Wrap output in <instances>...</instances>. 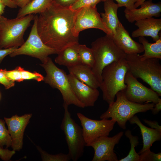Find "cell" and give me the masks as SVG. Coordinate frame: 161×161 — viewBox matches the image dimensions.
Returning <instances> with one entry per match:
<instances>
[{
	"label": "cell",
	"mask_w": 161,
	"mask_h": 161,
	"mask_svg": "<svg viewBox=\"0 0 161 161\" xmlns=\"http://www.w3.org/2000/svg\"><path fill=\"white\" fill-rule=\"evenodd\" d=\"M116 97V100L109 105L107 110L101 115L100 118L113 119L123 129H126L127 121L136 114L151 110L154 105L153 103L139 104L131 102L126 97L123 90L118 92Z\"/></svg>",
	"instance_id": "cell-5"
},
{
	"label": "cell",
	"mask_w": 161,
	"mask_h": 161,
	"mask_svg": "<svg viewBox=\"0 0 161 161\" xmlns=\"http://www.w3.org/2000/svg\"><path fill=\"white\" fill-rule=\"evenodd\" d=\"M40 65L44 68L46 73L43 81L52 88L57 89L60 91L64 100L63 103L68 106L73 105L80 108L85 107L74 94L67 75L64 70L57 67L52 59L49 57Z\"/></svg>",
	"instance_id": "cell-7"
},
{
	"label": "cell",
	"mask_w": 161,
	"mask_h": 161,
	"mask_svg": "<svg viewBox=\"0 0 161 161\" xmlns=\"http://www.w3.org/2000/svg\"><path fill=\"white\" fill-rule=\"evenodd\" d=\"M3 71L5 75L10 80L18 82L23 81L21 78L19 66H17L13 70H7L5 69H3Z\"/></svg>",
	"instance_id": "cell-32"
},
{
	"label": "cell",
	"mask_w": 161,
	"mask_h": 161,
	"mask_svg": "<svg viewBox=\"0 0 161 161\" xmlns=\"http://www.w3.org/2000/svg\"></svg>",
	"instance_id": "cell-45"
},
{
	"label": "cell",
	"mask_w": 161,
	"mask_h": 161,
	"mask_svg": "<svg viewBox=\"0 0 161 161\" xmlns=\"http://www.w3.org/2000/svg\"><path fill=\"white\" fill-rule=\"evenodd\" d=\"M0 83L3 85L6 89L14 86L15 81L9 79L5 75L3 69H0Z\"/></svg>",
	"instance_id": "cell-33"
},
{
	"label": "cell",
	"mask_w": 161,
	"mask_h": 161,
	"mask_svg": "<svg viewBox=\"0 0 161 161\" xmlns=\"http://www.w3.org/2000/svg\"><path fill=\"white\" fill-rule=\"evenodd\" d=\"M78 54L81 64L89 66L92 68L94 64V58L91 48L85 44H79Z\"/></svg>",
	"instance_id": "cell-26"
},
{
	"label": "cell",
	"mask_w": 161,
	"mask_h": 161,
	"mask_svg": "<svg viewBox=\"0 0 161 161\" xmlns=\"http://www.w3.org/2000/svg\"><path fill=\"white\" fill-rule=\"evenodd\" d=\"M129 67L125 58L114 62L105 67L101 75L102 81L99 88L103 98L109 105L114 101L117 93L125 89V75Z\"/></svg>",
	"instance_id": "cell-3"
},
{
	"label": "cell",
	"mask_w": 161,
	"mask_h": 161,
	"mask_svg": "<svg viewBox=\"0 0 161 161\" xmlns=\"http://www.w3.org/2000/svg\"><path fill=\"white\" fill-rule=\"evenodd\" d=\"M69 73L90 87L97 89L100 83L93 73L92 68L81 64L67 67Z\"/></svg>",
	"instance_id": "cell-21"
},
{
	"label": "cell",
	"mask_w": 161,
	"mask_h": 161,
	"mask_svg": "<svg viewBox=\"0 0 161 161\" xmlns=\"http://www.w3.org/2000/svg\"><path fill=\"white\" fill-rule=\"evenodd\" d=\"M67 76L72 90L79 101L85 107L94 106L99 95L97 89L81 82L72 74L69 73Z\"/></svg>",
	"instance_id": "cell-15"
},
{
	"label": "cell",
	"mask_w": 161,
	"mask_h": 161,
	"mask_svg": "<svg viewBox=\"0 0 161 161\" xmlns=\"http://www.w3.org/2000/svg\"><path fill=\"white\" fill-rule=\"evenodd\" d=\"M129 70L135 78H140L161 96V65L160 59L151 58L141 60L139 54H126Z\"/></svg>",
	"instance_id": "cell-2"
},
{
	"label": "cell",
	"mask_w": 161,
	"mask_h": 161,
	"mask_svg": "<svg viewBox=\"0 0 161 161\" xmlns=\"http://www.w3.org/2000/svg\"><path fill=\"white\" fill-rule=\"evenodd\" d=\"M91 45L95 60L92 69L100 84L104 68L114 62L125 58L126 54L115 44L110 35L98 38Z\"/></svg>",
	"instance_id": "cell-4"
},
{
	"label": "cell",
	"mask_w": 161,
	"mask_h": 161,
	"mask_svg": "<svg viewBox=\"0 0 161 161\" xmlns=\"http://www.w3.org/2000/svg\"><path fill=\"white\" fill-rule=\"evenodd\" d=\"M0 2H2L1 1V0H0Z\"/></svg>",
	"instance_id": "cell-44"
},
{
	"label": "cell",
	"mask_w": 161,
	"mask_h": 161,
	"mask_svg": "<svg viewBox=\"0 0 161 161\" xmlns=\"http://www.w3.org/2000/svg\"><path fill=\"white\" fill-rule=\"evenodd\" d=\"M161 110V99L158 102L154 104V107L151 110L152 113L153 115L157 114Z\"/></svg>",
	"instance_id": "cell-39"
},
{
	"label": "cell",
	"mask_w": 161,
	"mask_h": 161,
	"mask_svg": "<svg viewBox=\"0 0 161 161\" xmlns=\"http://www.w3.org/2000/svg\"><path fill=\"white\" fill-rule=\"evenodd\" d=\"M77 115L81 123L87 146L100 137L109 136L116 122L112 119L100 120L91 119L80 112L77 113Z\"/></svg>",
	"instance_id": "cell-10"
},
{
	"label": "cell",
	"mask_w": 161,
	"mask_h": 161,
	"mask_svg": "<svg viewBox=\"0 0 161 161\" xmlns=\"http://www.w3.org/2000/svg\"><path fill=\"white\" fill-rule=\"evenodd\" d=\"M78 9L52 3L38 15L37 28L44 43L54 49L57 54L66 48L79 44V37L75 36L73 30Z\"/></svg>",
	"instance_id": "cell-1"
},
{
	"label": "cell",
	"mask_w": 161,
	"mask_h": 161,
	"mask_svg": "<svg viewBox=\"0 0 161 161\" xmlns=\"http://www.w3.org/2000/svg\"><path fill=\"white\" fill-rule=\"evenodd\" d=\"M37 17V14L35 16L34 23L28 38L22 46L9 55L10 57L26 55L38 59L43 63L49 55L57 54L54 49L44 43L38 35L36 26Z\"/></svg>",
	"instance_id": "cell-9"
},
{
	"label": "cell",
	"mask_w": 161,
	"mask_h": 161,
	"mask_svg": "<svg viewBox=\"0 0 161 161\" xmlns=\"http://www.w3.org/2000/svg\"><path fill=\"white\" fill-rule=\"evenodd\" d=\"M140 161H161V153H155L147 150L140 154Z\"/></svg>",
	"instance_id": "cell-30"
},
{
	"label": "cell",
	"mask_w": 161,
	"mask_h": 161,
	"mask_svg": "<svg viewBox=\"0 0 161 161\" xmlns=\"http://www.w3.org/2000/svg\"><path fill=\"white\" fill-rule=\"evenodd\" d=\"M135 25L138 28L132 32L133 38L150 36L156 41L161 37L159 35L161 30V18L152 17L139 20L136 21Z\"/></svg>",
	"instance_id": "cell-18"
},
{
	"label": "cell",
	"mask_w": 161,
	"mask_h": 161,
	"mask_svg": "<svg viewBox=\"0 0 161 161\" xmlns=\"http://www.w3.org/2000/svg\"><path fill=\"white\" fill-rule=\"evenodd\" d=\"M6 5L2 2H0V16L4 13Z\"/></svg>",
	"instance_id": "cell-41"
},
{
	"label": "cell",
	"mask_w": 161,
	"mask_h": 161,
	"mask_svg": "<svg viewBox=\"0 0 161 161\" xmlns=\"http://www.w3.org/2000/svg\"><path fill=\"white\" fill-rule=\"evenodd\" d=\"M40 152L42 161H69L71 160L68 154L60 153L56 154H50L43 150L39 146L37 147Z\"/></svg>",
	"instance_id": "cell-27"
},
{
	"label": "cell",
	"mask_w": 161,
	"mask_h": 161,
	"mask_svg": "<svg viewBox=\"0 0 161 161\" xmlns=\"http://www.w3.org/2000/svg\"><path fill=\"white\" fill-rule=\"evenodd\" d=\"M99 29L106 34L111 33L103 23L96 7H83L78 9L75 20L73 31L74 35L79 37V33L88 29Z\"/></svg>",
	"instance_id": "cell-12"
},
{
	"label": "cell",
	"mask_w": 161,
	"mask_h": 161,
	"mask_svg": "<svg viewBox=\"0 0 161 161\" xmlns=\"http://www.w3.org/2000/svg\"><path fill=\"white\" fill-rule=\"evenodd\" d=\"M114 0L117 2L119 7H124L126 9L132 10L135 9L134 4L139 0Z\"/></svg>",
	"instance_id": "cell-34"
},
{
	"label": "cell",
	"mask_w": 161,
	"mask_h": 161,
	"mask_svg": "<svg viewBox=\"0 0 161 161\" xmlns=\"http://www.w3.org/2000/svg\"><path fill=\"white\" fill-rule=\"evenodd\" d=\"M124 134L129 140L131 149L128 155L121 159L119 161H140V154L136 152L135 148L139 143V138L137 136H134L131 130H127Z\"/></svg>",
	"instance_id": "cell-25"
},
{
	"label": "cell",
	"mask_w": 161,
	"mask_h": 161,
	"mask_svg": "<svg viewBox=\"0 0 161 161\" xmlns=\"http://www.w3.org/2000/svg\"><path fill=\"white\" fill-rule=\"evenodd\" d=\"M17 7H23L27 4L31 0H11Z\"/></svg>",
	"instance_id": "cell-38"
},
{
	"label": "cell",
	"mask_w": 161,
	"mask_h": 161,
	"mask_svg": "<svg viewBox=\"0 0 161 161\" xmlns=\"http://www.w3.org/2000/svg\"><path fill=\"white\" fill-rule=\"evenodd\" d=\"M146 0H139L134 4L135 9L137 8Z\"/></svg>",
	"instance_id": "cell-42"
},
{
	"label": "cell",
	"mask_w": 161,
	"mask_h": 161,
	"mask_svg": "<svg viewBox=\"0 0 161 161\" xmlns=\"http://www.w3.org/2000/svg\"><path fill=\"white\" fill-rule=\"evenodd\" d=\"M79 0H53V2L63 7H69Z\"/></svg>",
	"instance_id": "cell-35"
},
{
	"label": "cell",
	"mask_w": 161,
	"mask_h": 161,
	"mask_svg": "<svg viewBox=\"0 0 161 161\" xmlns=\"http://www.w3.org/2000/svg\"><path fill=\"white\" fill-rule=\"evenodd\" d=\"M4 4L9 7L14 8H16L17 6L11 0H1Z\"/></svg>",
	"instance_id": "cell-40"
},
{
	"label": "cell",
	"mask_w": 161,
	"mask_h": 161,
	"mask_svg": "<svg viewBox=\"0 0 161 161\" xmlns=\"http://www.w3.org/2000/svg\"><path fill=\"white\" fill-rule=\"evenodd\" d=\"M53 1L31 0L25 6L20 9L16 17H21L31 14H39L48 7Z\"/></svg>",
	"instance_id": "cell-23"
},
{
	"label": "cell",
	"mask_w": 161,
	"mask_h": 161,
	"mask_svg": "<svg viewBox=\"0 0 161 161\" xmlns=\"http://www.w3.org/2000/svg\"><path fill=\"white\" fill-rule=\"evenodd\" d=\"M144 122L151 128L155 129L161 132V126L159 125L158 123L156 121H152L146 119L143 120Z\"/></svg>",
	"instance_id": "cell-37"
},
{
	"label": "cell",
	"mask_w": 161,
	"mask_h": 161,
	"mask_svg": "<svg viewBox=\"0 0 161 161\" xmlns=\"http://www.w3.org/2000/svg\"><path fill=\"white\" fill-rule=\"evenodd\" d=\"M1 94H0V99H1Z\"/></svg>",
	"instance_id": "cell-43"
},
{
	"label": "cell",
	"mask_w": 161,
	"mask_h": 161,
	"mask_svg": "<svg viewBox=\"0 0 161 161\" xmlns=\"http://www.w3.org/2000/svg\"><path fill=\"white\" fill-rule=\"evenodd\" d=\"M131 124H136L139 127L143 140V147L139 154L150 149L152 144L161 139V132L143 125L137 115H134L129 120Z\"/></svg>",
	"instance_id": "cell-19"
},
{
	"label": "cell",
	"mask_w": 161,
	"mask_h": 161,
	"mask_svg": "<svg viewBox=\"0 0 161 161\" xmlns=\"http://www.w3.org/2000/svg\"><path fill=\"white\" fill-rule=\"evenodd\" d=\"M138 40L144 49V54L140 55L141 60L151 58L161 59V37L153 43L149 42L144 37H139Z\"/></svg>",
	"instance_id": "cell-24"
},
{
	"label": "cell",
	"mask_w": 161,
	"mask_h": 161,
	"mask_svg": "<svg viewBox=\"0 0 161 161\" xmlns=\"http://www.w3.org/2000/svg\"><path fill=\"white\" fill-rule=\"evenodd\" d=\"M64 114L61 129L63 131L71 160H78L83 155L86 144L82 128L72 117L68 106L63 103Z\"/></svg>",
	"instance_id": "cell-8"
},
{
	"label": "cell",
	"mask_w": 161,
	"mask_h": 161,
	"mask_svg": "<svg viewBox=\"0 0 161 161\" xmlns=\"http://www.w3.org/2000/svg\"><path fill=\"white\" fill-rule=\"evenodd\" d=\"M32 114H26L21 116L16 114L10 118H4L12 140L11 147L15 151L22 148L24 130L30 122Z\"/></svg>",
	"instance_id": "cell-14"
},
{
	"label": "cell",
	"mask_w": 161,
	"mask_h": 161,
	"mask_svg": "<svg viewBox=\"0 0 161 161\" xmlns=\"http://www.w3.org/2000/svg\"><path fill=\"white\" fill-rule=\"evenodd\" d=\"M18 47H14L3 49H0V64L7 55L12 53Z\"/></svg>",
	"instance_id": "cell-36"
},
{
	"label": "cell",
	"mask_w": 161,
	"mask_h": 161,
	"mask_svg": "<svg viewBox=\"0 0 161 161\" xmlns=\"http://www.w3.org/2000/svg\"><path fill=\"white\" fill-rule=\"evenodd\" d=\"M106 0H79L69 8L73 10H78L83 7H96L97 4Z\"/></svg>",
	"instance_id": "cell-31"
},
{
	"label": "cell",
	"mask_w": 161,
	"mask_h": 161,
	"mask_svg": "<svg viewBox=\"0 0 161 161\" xmlns=\"http://www.w3.org/2000/svg\"><path fill=\"white\" fill-rule=\"evenodd\" d=\"M19 69L23 81L26 80H34L38 82L43 81L44 77L41 74L36 72H31L26 70L21 66H19Z\"/></svg>",
	"instance_id": "cell-29"
},
{
	"label": "cell",
	"mask_w": 161,
	"mask_h": 161,
	"mask_svg": "<svg viewBox=\"0 0 161 161\" xmlns=\"http://www.w3.org/2000/svg\"><path fill=\"white\" fill-rule=\"evenodd\" d=\"M5 121L0 119V148L5 145L6 148L11 146L12 140L9 132L5 127Z\"/></svg>",
	"instance_id": "cell-28"
},
{
	"label": "cell",
	"mask_w": 161,
	"mask_h": 161,
	"mask_svg": "<svg viewBox=\"0 0 161 161\" xmlns=\"http://www.w3.org/2000/svg\"><path fill=\"white\" fill-rule=\"evenodd\" d=\"M33 14L9 19L0 16V49L21 47L24 43V32L34 20Z\"/></svg>",
	"instance_id": "cell-6"
},
{
	"label": "cell",
	"mask_w": 161,
	"mask_h": 161,
	"mask_svg": "<svg viewBox=\"0 0 161 161\" xmlns=\"http://www.w3.org/2000/svg\"><path fill=\"white\" fill-rule=\"evenodd\" d=\"M124 82L126 87L123 90L124 93L131 102L139 104L151 102L155 104L160 99L156 92L139 82L129 70L125 75Z\"/></svg>",
	"instance_id": "cell-11"
},
{
	"label": "cell",
	"mask_w": 161,
	"mask_h": 161,
	"mask_svg": "<svg viewBox=\"0 0 161 161\" xmlns=\"http://www.w3.org/2000/svg\"><path fill=\"white\" fill-rule=\"evenodd\" d=\"M112 36L115 44L126 54H139L144 52L142 44L131 38L120 22L115 33Z\"/></svg>",
	"instance_id": "cell-16"
},
{
	"label": "cell",
	"mask_w": 161,
	"mask_h": 161,
	"mask_svg": "<svg viewBox=\"0 0 161 161\" xmlns=\"http://www.w3.org/2000/svg\"><path fill=\"white\" fill-rule=\"evenodd\" d=\"M79 44L68 47L58 53L55 58V62L67 67L81 64L78 52Z\"/></svg>",
	"instance_id": "cell-22"
},
{
	"label": "cell",
	"mask_w": 161,
	"mask_h": 161,
	"mask_svg": "<svg viewBox=\"0 0 161 161\" xmlns=\"http://www.w3.org/2000/svg\"><path fill=\"white\" fill-rule=\"evenodd\" d=\"M124 134L121 131L112 137H100L89 145L94 150L92 161H118L117 154L114 151L116 144H118Z\"/></svg>",
	"instance_id": "cell-13"
},
{
	"label": "cell",
	"mask_w": 161,
	"mask_h": 161,
	"mask_svg": "<svg viewBox=\"0 0 161 161\" xmlns=\"http://www.w3.org/2000/svg\"><path fill=\"white\" fill-rule=\"evenodd\" d=\"M103 2L104 12L100 13L101 17L103 23L112 36L115 33L120 22L117 15L119 7L117 4L112 0H106Z\"/></svg>",
	"instance_id": "cell-20"
},
{
	"label": "cell",
	"mask_w": 161,
	"mask_h": 161,
	"mask_svg": "<svg viewBox=\"0 0 161 161\" xmlns=\"http://www.w3.org/2000/svg\"><path fill=\"white\" fill-rule=\"evenodd\" d=\"M140 6L139 8L124 10L125 16L129 22L132 23L139 20L161 16L160 2L155 3L152 2V0H146Z\"/></svg>",
	"instance_id": "cell-17"
}]
</instances>
